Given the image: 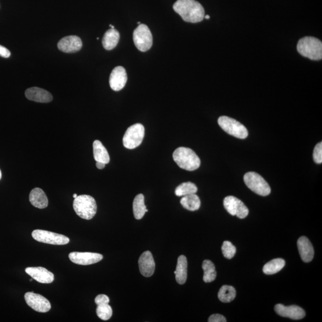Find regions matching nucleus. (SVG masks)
<instances>
[{
    "mask_svg": "<svg viewBox=\"0 0 322 322\" xmlns=\"http://www.w3.org/2000/svg\"><path fill=\"white\" fill-rule=\"evenodd\" d=\"M173 9L187 22L198 23L204 19V7L195 0H177Z\"/></svg>",
    "mask_w": 322,
    "mask_h": 322,
    "instance_id": "f257e3e1",
    "label": "nucleus"
},
{
    "mask_svg": "<svg viewBox=\"0 0 322 322\" xmlns=\"http://www.w3.org/2000/svg\"><path fill=\"white\" fill-rule=\"evenodd\" d=\"M173 160L178 167L187 171H194L201 165V160L190 148L180 147L173 153Z\"/></svg>",
    "mask_w": 322,
    "mask_h": 322,
    "instance_id": "f03ea898",
    "label": "nucleus"
},
{
    "mask_svg": "<svg viewBox=\"0 0 322 322\" xmlns=\"http://www.w3.org/2000/svg\"><path fill=\"white\" fill-rule=\"evenodd\" d=\"M297 50L301 55L306 58L319 61L322 58V41L315 37H304L298 41Z\"/></svg>",
    "mask_w": 322,
    "mask_h": 322,
    "instance_id": "7ed1b4c3",
    "label": "nucleus"
},
{
    "mask_svg": "<svg viewBox=\"0 0 322 322\" xmlns=\"http://www.w3.org/2000/svg\"><path fill=\"white\" fill-rule=\"evenodd\" d=\"M73 207L76 214L85 220L92 219L97 212L95 199L87 194H82L75 198Z\"/></svg>",
    "mask_w": 322,
    "mask_h": 322,
    "instance_id": "20e7f679",
    "label": "nucleus"
},
{
    "mask_svg": "<svg viewBox=\"0 0 322 322\" xmlns=\"http://www.w3.org/2000/svg\"><path fill=\"white\" fill-rule=\"evenodd\" d=\"M218 123L223 130L236 138L245 139L248 136L246 127L234 119L222 116L218 119Z\"/></svg>",
    "mask_w": 322,
    "mask_h": 322,
    "instance_id": "39448f33",
    "label": "nucleus"
},
{
    "mask_svg": "<svg viewBox=\"0 0 322 322\" xmlns=\"http://www.w3.org/2000/svg\"><path fill=\"white\" fill-rule=\"evenodd\" d=\"M244 182L249 189L259 195L266 196L271 192V187L260 175L255 172L245 174L243 177Z\"/></svg>",
    "mask_w": 322,
    "mask_h": 322,
    "instance_id": "423d86ee",
    "label": "nucleus"
},
{
    "mask_svg": "<svg viewBox=\"0 0 322 322\" xmlns=\"http://www.w3.org/2000/svg\"><path fill=\"white\" fill-rule=\"evenodd\" d=\"M145 136V127L141 124L132 125L127 129L123 137L125 147L133 149L141 145Z\"/></svg>",
    "mask_w": 322,
    "mask_h": 322,
    "instance_id": "0eeeda50",
    "label": "nucleus"
},
{
    "mask_svg": "<svg viewBox=\"0 0 322 322\" xmlns=\"http://www.w3.org/2000/svg\"><path fill=\"white\" fill-rule=\"evenodd\" d=\"M133 40L135 46L140 51L145 52L151 48L153 37L147 25L140 24L137 27L133 32Z\"/></svg>",
    "mask_w": 322,
    "mask_h": 322,
    "instance_id": "6e6552de",
    "label": "nucleus"
},
{
    "mask_svg": "<svg viewBox=\"0 0 322 322\" xmlns=\"http://www.w3.org/2000/svg\"><path fill=\"white\" fill-rule=\"evenodd\" d=\"M32 236L35 241L51 245H66L70 241L69 238L66 236L43 230H33Z\"/></svg>",
    "mask_w": 322,
    "mask_h": 322,
    "instance_id": "1a4fd4ad",
    "label": "nucleus"
},
{
    "mask_svg": "<svg viewBox=\"0 0 322 322\" xmlns=\"http://www.w3.org/2000/svg\"><path fill=\"white\" fill-rule=\"evenodd\" d=\"M224 207L230 214L235 215L239 219H245L248 216L249 210L240 199L235 196H228L224 199Z\"/></svg>",
    "mask_w": 322,
    "mask_h": 322,
    "instance_id": "9d476101",
    "label": "nucleus"
},
{
    "mask_svg": "<svg viewBox=\"0 0 322 322\" xmlns=\"http://www.w3.org/2000/svg\"><path fill=\"white\" fill-rule=\"evenodd\" d=\"M25 300L31 308L38 312H48L51 307L50 303L47 298L33 292L26 293Z\"/></svg>",
    "mask_w": 322,
    "mask_h": 322,
    "instance_id": "9b49d317",
    "label": "nucleus"
},
{
    "mask_svg": "<svg viewBox=\"0 0 322 322\" xmlns=\"http://www.w3.org/2000/svg\"><path fill=\"white\" fill-rule=\"evenodd\" d=\"M69 258L72 263L87 266L98 263L103 258L102 254L93 253H80V252H72L70 253Z\"/></svg>",
    "mask_w": 322,
    "mask_h": 322,
    "instance_id": "f8f14e48",
    "label": "nucleus"
},
{
    "mask_svg": "<svg viewBox=\"0 0 322 322\" xmlns=\"http://www.w3.org/2000/svg\"><path fill=\"white\" fill-rule=\"evenodd\" d=\"M82 47L81 40L76 35L67 36L62 38L58 44L59 50L67 53L79 51L81 49Z\"/></svg>",
    "mask_w": 322,
    "mask_h": 322,
    "instance_id": "ddd939ff",
    "label": "nucleus"
},
{
    "mask_svg": "<svg viewBox=\"0 0 322 322\" xmlns=\"http://www.w3.org/2000/svg\"><path fill=\"white\" fill-rule=\"evenodd\" d=\"M274 310L279 316L293 320H300L306 316L305 311L297 306H285L279 304L275 306Z\"/></svg>",
    "mask_w": 322,
    "mask_h": 322,
    "instance_id": "4468645a",
    "label": "nucleus"
},
{
    "mask_svg": "<svg viewBox=\"0 0 322 322\" xmlns=\"http://www.w3.org/2000/svg\"><path fill=\"white\" fill-rule=\"evenodd\" d=\"M127 81V75L126 69L123 66L115 67L111 72L110 78L111 88L118 92L123 89Z\"/></svg>",
    "mask_w": 322,
    "mask_h": 322,
    "instance_id": "2eb2a0df",
    "label": "nucleus"
},
{
    "mask_svg": "<svg viewBox=\"0 0 322 322\" xmlns=\"http://www.w3.org/2000/svg\"><path fill=\"white\" fill-rule=\"evenodd\" d=\"M140 272L143 276L149 277L154 274L155 270V263L152 254L147 251L140 256L139 259Z\"/></svg>",
    "mask_w": 322,
    "mask_h": 322,
    "instance_id": "dca6fc26",
    "label": "nucleus"
},
{
    "mask_svg": "<svg viewBox=\"0 0 322 322\" xmlns=\"http://www.w3.org/2000/svg\"><path fill=\"white\" fill-rule=\"evenodd\" d=\"M25 272L33 279L42 284H51L54 279V274L42 267H28Z\"/></svg>",
    "mask_w": 322,
    "mask_h": 322,
    "instance_id": "f3484780",
    "label": "nucleus"
},
{
    "mask_svg": "<svg viewBox=\"0 0 322 322\" xmlns=\"http://www.w3.org/2000/svg\"><path fill=\"white\" fill-rule=\"evenodd\" d=\"M25 96L28 100L39 103H48L53 100L50 93L38 87L28 88L26 90Z\"/></svg>",
    "mask_w": 322,
    "mask_h": 322,
    "instance_id": "a211bd4d",
    "label": "nucleus"
},
{
    "mask_svg": "<svg viewBox=\"0 0 322 322\" xmlns=\"http://www.w3.org/2000/svg\"><path fill=\"white\" fill-rule=\"evenodd\" d=\"M298 251L301 259L305 263L312 260L314 257V249L312 244L305 236L299 238L297 242Z\"/></svg>",
    "mask_w": 322,
    "mask_h": 322,
    "instance_id": "6ab92c4d",
    "label": "nucleus"
},
{
    "mask_svg": "<svg viewBox=\"0 0 322 322\" xmlns=\"http://www.w3.org/2000/svg\"><path fill=\"white\" fill-rule=\"evenodd\" d=\"M30 201L33 207L39 209H44L48 207V197L42 189H33L30 194Z\"/></svg>",
    "mask_w": 322,
    "mask_h": 322,
    "instance_id": "aec40b11",
    "label": "nucleus"
},
{
    "mask_svg": "<svg viewBox=\"0 0 322 322\" xmlns=\"http://www.w3.org/2000/svg\"><path fill=\"white\" fill-rule=\"evenodd\" d=\"M175 274L176 281L178 284H185L188 277V261L185 256H180L178 257Z\"/></svg>",
    "mask_w": 322,
    "mask_h": 322,
    "instance_id": "412c9836",
    "label": "nucleus"
},
{
    "mask_svg": "<svg viewBox=\"0 0 322 322\" xmlns=\"http://www.w3.org/2000/svg\"><path fill=\"white\" fill-rule=\"evenodd\" d=\"M119 33L115 29H110L106 31L102 40L103 48L107 50H113L115 48L119 42Z\"/></svg>",
    "mask_w": 322,
    "mask_h": 322,
    "instance_id": "4be33fe9",
    "label": "nucleus"
},
{
    "mask_svg": "<svg viewBox=\"0 0 322 322\" xmlns=\"http://www.w3.org/2000/svg\"><path fill=\"white\" fill-rule=\"evenodd\" d=\"M93 154L96 162H100L107 164L110 161L108 150L99 140L93 142Z\"/></svg>",
    "mask_w": 322,
    "mask_h": 322,
    "instance_id": "5701e85b",
    "label": "nucleus"
},
{
    "mask_svg": "<svg viewBox=\"0 0 322 322\" xmlns=\"http://www.w3.org/2000/svg\"><path fill=\"white\" fill-rule=\"evenodd\" d=\"M180 204L189 211H194L201 207V200L196 193L191 194L184 196L181 199Z\"/></svg>",
    "mask_w": 322,
    "mask_h": 322,
    "instance_id": "b1692460",
    "label": "nucleus"
},
{
    "mask_svg": "<svg viewBox=\"0 0 322 322\" xmlns=\"http://www.w3.org/2000/svg\"><path fill=\"white\" fill-rule=\"evenodd\" d=\"M132 207H133L135 219L137 220L142 219L144 217L145 213L148 211L146 205L145 204L144 194H139L135 197Z\"/></svg>",
    "mask_w": 322,
    "mask_h": 322,
    "instance_id": "393cba45",
    "label": "nucleus"
},
{
    "mask_svg": "<svg viewBox=\"0 0 322 322\" xmlns=\"http://www.w3.org/2000/svg\"><path fill=\"white\" fill-rule=\"evenodd\" d=\"M285 265L284 259L282 258L272 259V261L264 265L263 271L266 274H276L284 268Z\"/></svg>",
    "mask_w": 322,
    "mask_h": 322,
    "instance_id": "a878e982",
    "label": "nucleus"
},
{
    "mask_svg": "<svg viewBox=\"0 0 322 322\" xmlns=\"http://www.w3.org/2000/svg\"><path fill=\"white\" fill-rule=\"evenodd\" d=\"M202 269L204 271L203 280L205 282L210 283L214 281L216 278L217 272L215 271L214 264L211 261L206 259L202 263Z\"/></svg>",
    "mask_w": 322,
    "mask_h": 322,
    "instance_id": "bb28decb",
    "label": "nucleus"
},
{
    "mask_svg": "<svg viewBox=\"0 0 322 322\" xmlns=\"http://www.w3.org/2000/svg\"><path fill=\"white\" fill-rule=\"evenodd\" d=\"M236 292L232 286L224 285L220 288L218 297L223 303H230L235 299Z\"/></svg>",
    "mask_w": 322,
    "mask_h": 322,
    "instance_id": "cd10ccee",
    "label": "nucleus"
},
{
    "mask_svg": "<svg viewBox=\"0 0 322 322\" xmlns=\"http://www.w3.org/2000/svg\"><path fill=\"white\" fill-rule=\"evenodd\" d=\"M198 191L196 186L192 182H186L180 184L176 189L175 194L177 196H184L196 193Z\"/></svg>",
    "mask_w": 322,
    "mask_h": 322,
    "instance_id": "c85d7f7f",
    "label": "nucleus"
},
{
    "mask_svg": "<svg viewBox=\"0 0 322 322\" xmlns=\"http://www.w3.org/2000/svg\"><path fill=\"white\" fill-rule=\"evenodd\" d=\"M96 313L98 318L102 320L108 321L113 316V309L109 304L108 305L97 306Z\"/></svg>",
    "mask_w": 322,
    "mask_h": 322,
    "instance_id": "c756f323",
    "label": "nucleus"
},
{
    "mask_svg": "<svg viewBox=\"0 0 322 322\" xmlns=\"http://www.w3.org/2000/svg\"><path fill=\"white\" fill-rule=\"evenodd\" d=\"M223 256L227 259L232 258L235 256L236 249L229 241H225L222 247Z\"/></svg>",
    "mask_w": 322,
    "mask_h": 322,
    "instance_id": "7c9ffc66",
    "label": "nucleus"
},
{
    "mask_svg": "<svg viewBox=\"0 0 322 322\" xmlns=\"http://www.w3.org/2000/svg\"><path fill=\"white\" fill-rule=\"evenodd\" d=\"M313 159L318 164L322 162V143H319L314 149Z\"/></svg>",
    "mask_w": 322,
    "mask_h": 322,
    "instance_id": "2f4dec72",
    "label": "nucleus"
},
{
    "mask_svg": "<svg viewBox=\"0 0 322 322\" xmlns=\"http://www.w3.org/2000/svg\"><path fill=\"white\" fill-rule=\"evenodd\" d=\"M95 303L97 306L108 305L110 298L106 295H98L95 298Z\"/></svg>",
    "mask_w": 322,
    "mask_h": 322,
    "instance_id": "473e14b6",
    "label": "nucleus"
},
{
    "mask_svg": "<svg viewBox=\"0 0 322 322\" xmlns=\"http://www.w3.org/2000/svg\"><path fill=\"white\" fill-rule=\"evenodd\" d=\"M226 319L223 315L219 314H215L209 317V322H225Z\"/></svg>",
    "mask_w": 322,
    "mask_h": 322,
    "instance_id": "72a5a7b5",
    "label": "nucleus"
},
{
    "mask_svg": "<svg viewBox=\"0 0 322 322\" xmlns=\"http://www.w3.org/2000/svg\"><path fill=\"white\" fill-rule=\"evenodd\" d=\"M11 55V53L5 47L0 45V56L2 58H8Z\"/></svg>",
    "mask_w": 322,
    "mask_h": 322,
    "instance_id": "f704fd0d",
    "label": "nucleus"
},
{
    "mask_svg": "<svg viewBox=\"0 0 322 322\" xmlns=\"http://www.w3.org/2000/svg\"><path fill=\"white\" fill-rule=\"evenodd\" d=\"M105 165L106 164L105 163L100 162H96V167H97L98 169H99V170H102V169L105 168Z\"/></svg>",
    "mask_w": 322,
    "mask_h": 322,
    "instance_id": "c9c22d12",
    "label": "nucleus"
},
{
    "mask_svg": "<svg viewBox=\"0 0 322 322\" xmlns=\"http://www.w3.org/2000/svg\"><path fill=\"white\" fill-rule=\"evenodd\" d=\"M204 18H205V19H209L210 17H209V15H206V16H205Z\"/></svg>",
    "mask_w": 322,
    "mask_h": 322,
    "instance_id": "e433bc0d",
    "label": "nucleus"
},
{
    "mask_svg": "<svg viewBox=\"0 0 322 322\" xmlns=\"http://www.w3.org/2000/svg\"><path fill=\"white\" fill-rule=\"evenodd\" d=\"M77 196H77V194L76 193L74 194L73 197H74V199H75V198H76Z\"/></svg>",
    "mask_w": 322,
    "mask_h": 322,
    "instance_id": "4c0bfd02",
    "label": "nucleus"
},
{
    "mask_svg": "<svg viewBox=\"0 0 322 322\" xmlns=\"http://www.w3.org/2000/svg\"><path fill=\"white\" fill-rule=\"evenodd\" d=\"M110 27L112 28V29H115V27H114V26L110 25Z\"/></svg>",
    "mask_w": 322,
    "mask_h": 322,
    "instance_id": "58836bf2",
    "label": "nucleus"
},
{
    "mask_svg": "<svg viewBox=\"0 0 322 322\" xmlns=\"http://www.w3.org/2000/svg\"><path fill=\"white\" fill-rule=\"evenodd\" d=\"M1 170H0V179H1Z\"/></svg>",
    "mask_w": 322,
    "mask_h": 322,
    "instance_id": "ea45409f",
    "label": "nucleus"
},
{
    "mask_svg": "<svg viewBox=\"0 0 322 322\" xmlns=\"http://www.w3.org/2000/svg\"><path fill=\"white\" fill-rule=\"evenodd\" d=\"M32 280H33V279H30V280L31 282H32Z\"/></svg>",
    "mask_w": 322,
    "mask_h": 322,
    "instance_id": "a19ab883",
    "label": "nucleus"
},
{
    "mask_svg": "<svg viewBox=\"0 0 322 322\" xmlns=\"http://www.w3.org/2000/svg\"><path fill=\"white\" fill-rule=\"evenodd\" d=\"M138 24L140 25V24H141V23H140V22H138Z\"/></svg>",
    "mask_w": 322,
    "mask_h": 322,
    "instance_id": "79ce46f5",
    "label": "nucleus"
}]
</instances>
